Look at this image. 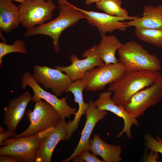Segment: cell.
Listing matches in <instances>:
<instances>
[{"instance_id":"6da1fadb","label":"cell","mask_w":162,"mask_h":162,"mask_svg":"<svg viewBox=\"0 0 162 162\" xmlns=\"http://www.w3.org/2000/svg\"><path fill=\"white\" fill-rule=\"evenodd\" d=\"M58 16L53 20L40 26L28 29L26 37L37 34L47 35L52 40V46L57 52H59V40L62 32L66 29L76 24L80 20L87 16L67 0H58Z\"/></svg>"},{"instance_id":"7a4b0ae2","label":"cell","mask_w":162,"mask_h":162,"mask_svg":"<svg viewBox=\"0 0 162 162\" xmlns=\"http://www.w3.org/2000/svg\"><path fill=\"white\" fill-rule=\"evenodd\" d=\"M161 75L159 72L152 71H126L121 77L110 84L109 90L114 93L113 101L124 107L135 94L154 84Z\"/></svg>"},{"instance_id":"3957f363","label":"cell","mask_w":162,"mask_h":162,"mask_svg":"<svg viewBox=\"0 0 162 162\" xmlns=\"http://www.w3.org/2000/svg\"><path fill=\"white\" fill-rule=\"evenodd\" d=\"M118 51L119 62L127 71L159 72L161 70L160 60L154 55L149 54L136 41H130L122 44Z\"/></svg>"},{"instance_id":"277c9868","label":"cell","mask_w":162,"mask_h":162,"mask_svg":"<svg viewBox=\"0 0 162 162\" xmlns=\"http://www.w3.org/2000/svg\"><path fill=\"white\" fill-rule=\"evenodd\" d=\"M34 108L28 110L26 117L30 122L24 131L12 137L18 139L39 134L55 127L61 118L55 109L46 100L40 99L35 102Z\"/></svg>"},{"instance_id":"5b68a950","label":"cell","mask_w":162,"mask_h":162,"mask_svg":"<svg viewBox=\"0 0 162 162\" xmlns=\"http://www.w3.org/2000/svg\"><path fill=\"white\" fill-rule=\"evenodd\" d=\"M20 23L25 28H32L51 21L56 8L52 0H28L18 6Z\"/></svg>"},{"instance_id":"8992f818","label":"cell","mask_w":162,"mask_h":162,"mask_svg":"<svg viewBox=\"0 0 162 162\" xmlns=\"http://www.w3.org/2000/svg\"><path fill=\"white\" fill-rule=\"evenodd\" d=\"M41 133L18 139L7 138L2 142L0 155L9 154L18 162H33L41 142Z\"/></svg>"},{"instance_id":"52a82bcc","label":"cell","mask_w":162,"mask_h":162,"mask_svg":"<svg viewBox=\"0 0 162 162\" xmlns=\"http://www.w3.org/2000/svg\"><path fill=\"white\" fill-rule=\"evenodd\" d=\"M126 70L119 62L105 64L88 70L83 78L85 82L84 89L96 92L103 89L107 84L118 80Z\"/></svg>"},{"instance_id":"ba28073f","label":"cell","mask_w":162,"mask_h":162,"mask_svg":"<svg viewBox=\"0 0 162 162\" xmlns=\"http://www.w3.org/2000/svg\"><path fill=\"white\" fill-rule=\"evenodd\" d=\"M162 99V75L154 84L135 94L124 107L132 117L136 118L142 116L149 107Z\"/></svg>"},{"instance_id":"9c48e42d","label":"cell","mask_w":162,"mask_h":162,"mask_svg":"<svg viewBox=\"0 0 162 162\" xmlns=\"http://www.w3.org/2000/svg\"><path fill=\"white\" fill-rule=\"evenodd\" d=\"M21 87L24 89L28 86L32 90L34 95L31 101L36 102L42 99L50 104L56 110L61 118H69L76 112L75 108H72L68 104L67 97L60 99L56 95L44 90L33 79L32 75L28 72H25L21 79Z\"/></svg>"},{"instance_id":"30bf717a","label":"cell","mask_w":162,"mask_h":162,"mask_svg":"<svg viewBox=\"0 0 162 162\" xmlns=\"http://www.w3.org/2000/svg\"><path fill=\"white\" fill-rule=\"evenodd\" d=\"M33 71L32 76L35 81L41 84L44 88L50 89L57 96L69 92V88L73 81L61 71L47 66L35 65Z\"/></svg>"},{"instance_id":"8fae6325","label":"cell","mask_w":162,"mask_h":162,"mask_svg":"<svg viewBox=\"0 0 162 162\" xmlns=\"http://www.w3.org/2000/svg\"><path fill=\"white\" fill-rule=\"evenodd\" d=\"M96 46L95 44L84 52L82 57L84 59H79L76 54H72L69 58L70 65L67 66H57L55 68L64 72L73 82L83 78L88 70L104 63L98 55Z\"/></svg>"},{"instance_id":"7c38bea8","label":"cell","mask_w":162,"mask_h":162,"mask_svg":"<svg viewBox=\"0 0 162 162\" xmlns=\"http://www.w3.org/2000/svg\"><path fill=\"white\" fill-rule=\"evenodd\" d=\"M65 119L60 118L54 127L41 132V142L37 152L35 162H50L54 150L61 141L65 140Z\"/></svg>"},{"instance_id":"4fadbf2b","label":"cell","mask_w":162,"mask_h":162,"mask_svg":"<svg viewBox=\"0 0 162 162\" xmlns=\"http://www.w3.org/2000/svg\"><path fill=\"white\" fill-rule=\"evenodd\" d=\"M112 94V92L110 91L101 93L98 99L93 102V104L100 110L110 111L122 118L124 122L123 128L117 137L120 138L125 133L127 137L130 139L132 126L134 125L139 126V123L136 118L132 117L126 111L124 107L119 106L114 103L111 98Z\"/></svg>"},{"instance_id":"5bb4252c","label":"cell","mask_w":162,"mask_h":162,"mask_svg":"<svg viewBox=\"0 0 162 162\" xmlns=\"http://www.w3.org/2000/svg\"><path fill=\"white\" fill-rule=\"evenodd\" d=\"M89 107L86 113V121L81 133V136L77 147L71 155L63 160V162H68L83 150L89 151V140L91 133L98 122L102 120L107 115V111L101 110L93 104L92 100L88 102Z\"/></svg>"},{"instance_id":"9a60e30c","label":"cell","mask_w":162,"mask_h":162,"mask_svg":"<svg viewBox=\"0 0 162 162\" xmlns=\"http://www.w3.org/2000/svg\"><path fill=\"white\" fill-rule=\"evenodd\" d=\"M79 9L86 14L87 23L95 26L101 37L107 33H111L116 30L124 32L128 28L124 22H122L124 20H130L126 17L113 16L105 13L86 10L80 8Z\"/></svg>"},{"instance_id":"2e32d148","label":"cell","mask_w":162,"mask_h":162,"mask_svg":"<svg viewBox=\"0 0 162 162\" xmlns=\"http://www.w3.org/2000/svg\"><path fill=\"white\" fill-rule=\"evenodd\" d=\"M32 97L29 92H25L11 99L8 105L4 108L3 123L8 129L15 132L16 127L23 117Z\"/></svg>"},{"instance_id":"e0dca14e","label":"cell","mask_w":162,"mask_h":162,"mask_svg":"<svg viewBox=\"0 0 162 162\" xmlns=\"http://www.w3.org/2000/svg\"><path fill=\"white\" fill-rule=\"evenodd\" d=\"M85 82L83 78L73 82L68 90L73 94L74 101L78 104V109L75 113L73 121L67 122L66 126V134L65 140H69L73 133L78 129L79 123L82 116L86 114L89 107V104L84 101L83 92L85 88Z\"/></svg>"},{"instance_id":"ac0fdd59","label":"cell","mask_w":162,"mask_h":162,"mask_svg":"<svg viewBox=\"0 0 162 162\" xmlns=\"http://www.w3.org/2000/svg\"><path fill=\"white\" fill-rule=\"evenodd\" d=\"M89 151L103 159L104 162H119L122 160V148L119 145L108 144L96 134L89 140Z\"/></svg>"},{"instance_id":"d6986e66","label":"cell","mask_w":162,"mask_h":162,"mask_svg":"<svg viewBox=\"0 0 162 162\" xmlns=\"http://www.w3.org/2000/svg\"><path fill=\"white\" fill-rule=\"evenodd\" d=\"M142 16L124 22L128 27L134 26L146 29L162 30V5L144 6Z\"/></svg>"},{"instance_id":"ffe728a7","label":"cell","mask_w":162,"mask_h":162,"mask_svg":"<svg viewBox=\"0 0 162 162\" xmlns=\"http://www.w3.org/2000/svg\"><path fill=\"white\" fill-rule=\"evenodd\" d=\"M20 23L18 6L11 1L0 0V29L5 33L10 32L18 27Z\"/></svg>"},{"instance_id":"44dd1931","label":"cell","mask_w":162,"mask_h":162,"mask_svg":"<svg viewBox=\"0 0 162 162\" xmlns=\"http://www.w3.org/2000/svg\"><path fill=\"white\" fill-rule=\"evenodd\" d=\"M96 46V50L100 58L105 64L116 63L118 62L116 52L122 44L114 35L102 36Z\"/></svg>"},{"instance_id":"7402d4cb","label":"cell","mask_w":162,"mask_h":162,"mask_svg":"<svg viewBox=\"0 0 162 162\" xmlns=\"http://www.w3.org/2000/svg\"><path fill=\"white\" fill-rule=\"evenodd\" d=\"M122 0H100L96 3V7L110 15L124 16L129 18L130 21L135 20L138 16H129L128 11L122 8Z\"/></svg>"},{"instance_id":"603a6c76","label":"cell","mask_w":162,"mask_h":162,"mask_svg":"<svg viewBox=\"0 0 162 162\" xmlns=\"http://www.w3.org/2000/svg\"><path fill=\"white\" fill-rule=\"evenodd\" d=\"M135 28V33L140 40L158 47H162V30Z\"/></svg>"},{"instance_id":"cb8c5ba5","label":"cell","mask_w":162,"mask_h":162,"mask_svg":"<svg viewBox=\"0 0 162 162\" xmlns=\"http://www.w3.org/2000/svg\"><path fill=\"white\" fill-rule=\"evenodd\" d=\"M12 52H19L26 54V44L22 39H19L14 41L12 44L0 42V67L3 63V58L5 55Z\"/></svg>"},{"instance_id":"d4e9b609","label":"cell","mask_w":162,"mask_h":162,"mask_svg":"<svg viewBox=\"0 0 162 162\" xmlns=\"http://www.w3.org/2000/svg\"><path fill=\"white\" fill-rule=\"evenodd\" d=\"M145 142L144 145L147 149L162 154V139L159 136H157L156 139L151 134L147 133L144 136Z\"/></svg>"},{"instance_id":"484cf974","label":"cell","mask_w":162,"mask_h":162,"mask_svg":"<svg viewBox=\"0 0 162 162\" xmlns=\"http://www.w3.org/2000/svg\"><path fill=\"white\" fill-rule=\"evenodd\" d=\"M77 156L84 162H104L103 160L99 159L96 155L90 153L88 150L82 151Z\"/></svg>"},{"instance_id":"4316f807","label":"cell","mask_w":162,"mask_h":162,"mask_svg":"<svg viewBox=\"0 0 162 162\" xmlns=\"http://www.w3.org/2000/svg\"><path fill=\"white\" fill-rule=\"evenodd\" d=\"M159 158L158 153L151 151L148 154L146 152L144 153V156L142 160V162H157V159Z\"/></svg>"},{"instance_id":"83f0119b","label":"cell","mask_w":162,"mask_h":162,"mask_svg":"<svg viewBox=\"0 0 162 162\" xmlns=\"http://www.w3.org/2000/svg\"><path fill=\"white\" fill-rule=\"evenodd\" d=\"M15 134V132L8 129L6 131L0 133V146H1L3 142L5 139L9 137H12Z\"/></svg>"},{"instance_id":"f1b7e54d","label":"cell","mask_w":162,"mask_h":162,"mask_svg":"<svg viewBox=\"0 0 162 162\" xmlns=\"http://www.w3.org/2000/svg\"><path fill=\"white\" fill-rule=\"evenodd\" d=\"M0 162H18L12 156L7 154L0 155Z\"/></svg>"},{"instance_id":"f546056e","label":"cell","mask_w":162,"mask_h":162,"mask_svg":"<svg viewBox=\"0 0 162 162\" xmlns=\"http://www.w3.org/2000/svg\"><path fill=\"white\" fill-rule=\"evenodd\" d=\"M100 0H85L86 4L89 5L94 3H96Z\"/></svg>"},{"instance_id":"4dcf8cb0","label":"cell","mask_w":162,"mask_h":162,"mask_svg":"<svg viewBox=\"0 0 162 162\" xmlns=\"http://www.w3.org/2000/svg\"><path fill=\"white\" fill-rule=\"evenodd\" d=\"M10 1H16L20 3H22L23 2H25L26 1L28 0H9Z\"/></svg>"},{"instance_id":"1f68e13d","label":"cell","mask_w":162,"mask_h":162,"mask_svg":"<svg viewBox=\"0 0 162 162\" xmlns=\"http://www.w3.org/2000/svg\"><path fill=\"white\" fill-rule=\"evenodd\" d=\"M0 133H2L4 132L5 131L4 130V128L0 125Z\"/></svg>"}]
</instances>
